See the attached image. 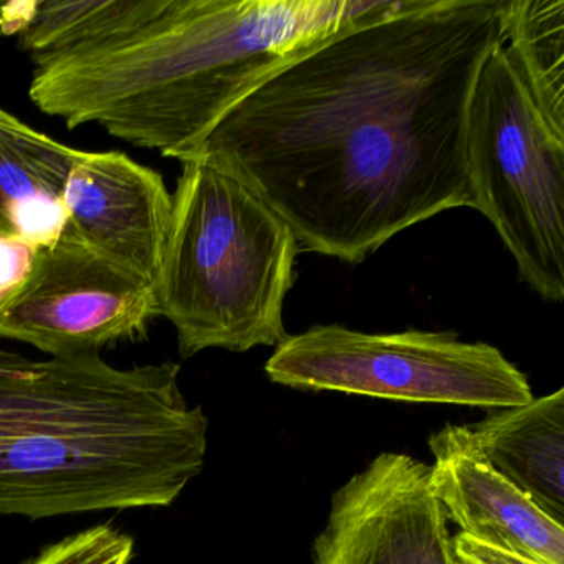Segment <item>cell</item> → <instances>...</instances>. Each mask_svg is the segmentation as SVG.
Here are the masks:
<instances>
[{
  "instance_id": "obj_15",
  "label": "cell",
  "mask_w": 564,
  "mask_h": 564,
  "mask_svg": "<svg viewBox=\"0 0 564 564\" xmlns=\"http://www.w3.org/2000/svg\"><path fill=\"white\" fill-rule=\"evenodd\" d=\"M133 553V538L105 523L44 547L25 564H130Z\"/></svg>"
},
{
  "instance_id": "obj_10",
  "label": "cell",
  "mask_w": 564,
  "mask_h": 564,
  "mask_svg": "<svg viewBox=\"0 0 564 564\" xmlns=\"http://www.w3.org/2000/svg\"><path fill=\"white\" fill-rule=\"evenodd\" d=\"M429 448L432 491L460 533L538 564H564L563 524L488 464L467 425H445Z\"/></svg>"
},
{
  "instance_id": "obj_14",
  "label": "cell",
  "mask_w": 564,
  "mask_h": 564,
  "mask_svg": "<svg viewBox=\"0 0 564 564\" xmlns=\"http://www.w3.org/2000/svg\"><path fill=\"white\" fill-rule=\"evenodd\" d=\"M501 41L538 110L564 133V0H501Z\"/></svg>"
},
{
  "instance_id": "obj_11",
  "label": "cell",
  "mask_w": 564,
  "mask_h": 564,
  "mask_svg": "<svg viewBox=\"0 0 564 564\" xmlns=\"http://www.w3.org/2000/svg\"><path fill=\"white\" fill-rule=\"evenodd\" d=\"M84 153L0 108V236L57 243L68 226L65 184Z\"/></svg>"
},
{
  "instance_id": "obj_4",
  "label": "cell",
  "mask_w": 564,
  "mask_h": 564,
  "mask_svg": "<svg viewBox=\"0 0 564 564\" xmlns=\"http://www.w3.org/2000/svg\"><path fill=\"white\" fill-rule=\"evenodd\" d=\"M300 246L243 184L200 160L183 164L154 296L180 352H246L286 338L283 305Z\"/></svg>"
},
{
  "instance_id": "obj_13",
  "label": "cell",
  "mask_w": 564,
  "mask_h": 564,
  "mask_svg": "<svg viewBox=\"0 0 564 564\" xmlns=\"http://www.w3.org/2000/svg\"><path fill=\"white\" fill-rule=\"evenodd\" d=\"M164 6L166 0H31L19 47L41 68L143 28Z\"/></svg>"
},
{
  "instance_id": "obj_7",
  "label": "cell",
  "mask_w": 564,
  "mask_h": 564,
  "mask_svg": "<svg viewBox=\"0 0 564 564\" xmlns=\"http://www.w3.org/2000/svg\"><path fill=\"white\" fill-rule=\"evenodd\" d=\"M156 316L153 286L67 229L57 243L37 250L24 285L0 303V338L51 356L100 355L147 338Z\"/></svg>"
},
{
  "instance_id": "obj_6",
  "label": "cell",
  "mask_w": 564,
  "mask_h": 564,
  "mask_svg": "<svg viewBox=\"0 0 564 564\" xmlns=\"http://www.w3.org/2000/svg\"><path fill=\"white\" fill-rule=\"evenodd\" d=\"M270 381L391 401L505 409L533 399L527 376L487 343L457 333H365L318 325L286 336L265 365Z\"/></svg>"
},
{
  "instance_id": "obj_9",
  "label": "cell",
  "mask_w": 564,
  "mask_h": 564,
  "mask_svg": "<svg viewBox=\"0 0 564 564\" xmlns=\"http://www.w3.org/2000/svg\"><path fill=\"white\" fill-rule=\"evenodd\" d=\"M64 203L75 237L154 289L173 217L161 174L121 151H85L72 167Z\"/></svg>"
},
{
  "instance_id": "obj_12",
  "label": "cell",
  "mask_w": 564,
  "mask_h": 564,
  "mask_svg": "<svg viewBox=\"0 0 564 564\" xmlns=\"http://www.w3.org/2000/svg\"><path fill=\"white\" fill-rule=\"evenodd\" d=\"M467 427L488 464L564 527V389Z\"/></svg>"
},
{
  "instance_id": "obj_8",
  "label": "cell",
  "mask_w": 564,
  "mask_h": 564,
  "mask_svg": "<svg viewBox=\"0 0 564 564\" xmlns=\"http://www.w3.org/2000/svg\"><path fill=\"white\" fill-rule=\"evenodd\" d=\"M447 517L431 468L384 452L335 491L313 543L315 564H452Z\"/></svg>"
},
{
  "instance_id": "obj_1",
  "label": "cell",
  "mask_w": 564,
  "mask_h": 564,
  "mask_svg": "<svg viewBox=\"0 0 564 564\" xmlns=\"http://www.w3.org/2000/svg\"><path fill=\"white\" fill-rule=\"evenodd\" d=\"M501 0H389L280 68L196 160L260 197L303 249L359 263L402 230L474 209L467 120Z\"/></svg>"
},
{
  "instance_id": "obj_16",
  "label": "cell",
  "mask_w": 564,
  "mask_h": 564,
  "mask_svg": "<svg viewBox=\"0 0 564 564\" xmlns=\"http://www.w3.org/2000/svg\"><path fill=\"white\" fill-rule=\"evenodd\" d=\"M37 250L14 237L0 236V303L11 299L24 285Z\"/></svg>"
},
{
  "instance_id": "obj_3",
  "label": "cell",
  "mask_w": 564,
  "mask_h": 564,
  "mask_svg": "<svg viewBox=\"0 0 564 564\" xmlns=\"http://www.w3.org/2000/svg\"><path fill=\"white\" fill-rule=\"evenodd\" d=\"M389 0H166L143 28L35 68L29 95L68 128L189 163L267 78Z\"/></svg>"
},
{
  "instance_id": "obj_5",
  "label": "cell",
  "mask_w": 564,
  "mask_h": 564,
  "mask_svg": "<svg viewBox=\"0 0 564 564\" xmlns=\"http://www.w3.org/2000/svg\"><path fill=\"white\" fill-rule=\"evenodd\" d=\"M474 209L497 229L520 279L541 299H564V133L538 110L508 57L491 48L467 120Z\"/></svg>"
},
{
  "instance_id": "obj_17",
  "label": "cell",
  "mask_w": 564,
  "mask_h": 564,
  "mask_svg": "<svg viewBox=\"0 0 564 564\" xmlns=\"http://www.w3.org/2000/svg\"><path fill=\"white\" fill-rule=\"evenodd\" d=\"M452 564H538L520 554L481 543L467 534L451 538Z\"/></svg>"
},
{
  "instance_id": "obj_2",
  "label": "cell",
  "mask_w": 564,
  "mask_h": 564,
  "mask_svg": "<svg viewBox=\"0 0 564 564\" xmlns=\"http://www.w3.org/2000/svg\"><path fill=\"white\" fill-rule=\"evenodd\" d=\"M174 362L29 359L0 348V514L164 508L206 462L209 419Z\"/></svg>"
}]
</instances>
